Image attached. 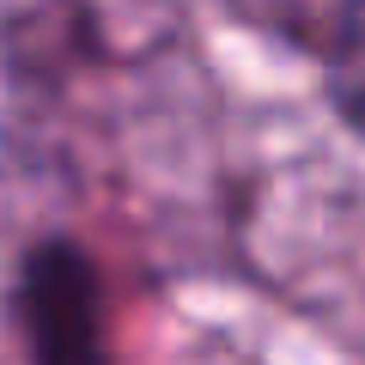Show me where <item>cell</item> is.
I'll use <instances>...</instances> for the list:
<instances>
[{
  "instance_id": "obj_1",
  "label": "cell",
  "mask_w": 365,
  "mask_h": 365,
  "mask_svg": "<svg viewBox=\"0 0 365 365\" xmlns=\"http://www.w3.org/2000/svg\"><path fill=\"white\" fill-rule=\"evenodd\" d=\"M19 317L37 365H98V287L73 250L49 244L25 262Z\"/></svg>"
},
{
  "instance_id": "obj_2",
  "label": "cell",
  "mask_w": 365,
  "mask_h": 365,
  "mask_svg": "<svg viewBox=\"0 0 365 365\" xmlns=\"http://www.w3.org/2000/svg\"><path fill=\"white\" fill-rule=\"evenodd\" d=\"M329 98H335L341 122L365 134V0H353L347 19L335 31V55H329Z\"/></svg>"
}]
</instances>
